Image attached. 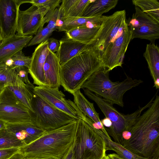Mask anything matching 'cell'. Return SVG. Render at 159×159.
I'll list each match as a JSON object with an SVG mask.
<instances>
[{
	"instance_id": "6da1fadb",
	"label": "cell",
	"mask_w": 159,
	"mask_h": 159,
	"mask_svg": "<svg viewBox=\"0 0 159 159\" xmlns=\"http://www.w3.org/2000/svg\"><path fill=\"white\" fill-rule=\"evenodd\" d=\"M147 110L130 129V137L121 145L140 157L159 159V96L156 94Z\"/></svg>"
},
{
	"instance_id": "7a4b0ae2",
	"label": "cell",
	"mask_w": 159,
	"mask_h": 159,
	"mask_svg": "<svg viewBox=\"0 0 159 159\" xmlns=\"http://www.w3.org/2000/svg\"><path fill=\"white\" fill-rule=\"evenodd\" d=\"M78 120L59 128L45 131L39 138L20 148L24 159H63L74 143Z\"/></svg>"
},
{
	"instance_id": "3957f363",
	"label": "cell",
	"mask_w": 159,
	"mask_h": 159,
	"mask_svg": "<svg viewBox=\"0 0 159 159\" xmlns=\"http://www.w3.org/2000/svg\"><path fill=\"white\" fill-rule=\"evenodd\" d=\"M102 66L101 60L92 50H86L60 66L61 85L72 94Z\"/></svg>"
},
{
	"instance_id": "277c9868",
	"label": "cell",
	"mask_w": 159,
	"mask_h": 159,
	"mask_svg": "<svg viewBox=\"0 0 159 159\" xmlns=\"http://www.w3.org/2000/svg\"><path fill=\"white\" fill-rule=\"evenodd\" d=\"M110 71L107 68L102 66L90 76L80 89H86L112 105L116 104L123 107L125 93L143 81L127 76L121 82H113L109 78Z\"/></svg>"
},
{
	"instance_id": "5b68a950",
	"label": "cell",
	"mask_w": 159,
	"mask_h": 159,
	"mask_svg": "<svg viewBox=\"0 0 159 159\" xmlns=\"http://www.w3.org/2000/svg\"><path fill=\"white\" fill-rule=\"evenodd\" d=\"M30 93L32 111L29 110L31 122L45 131L57 129L76 120L57 108L35 93L31 83L26 84Z\"/></svg>"
},
{
	"instance_id": "8992f818",
	"label": "cell",
	"mask_w": 159,
	"mask_h": 159,
	"mask_svg": "<svg viewBox=\"0 0 159 159\" xmlns=\"http://www.w3.org/2000/svg\"><path fill=\"white\" fill-rule=\"evenodd\" d=\"M85 116L78 120L72 148L74 159H101L106 155L104 142Z\"/></svg>"
},
{
	"instance_id": "52a82bcc",
	"label": "cell",
	"mask_w": 159,
	"mask_h": 159,
	"mask_svg": "<svg viewBox=\"0 0 159 159\" xmlns=\"http://www.w3.org/2000/svg\"><path fill=\"white\" fill-rule=\"evenodd\" d=\"M125 10L107 16L92 41L88 45L101 60L107 49L121 36L128 26Z\"/></svg>"
},
{
	"instance_id": "ba28073f",
	"label": "cell",
	"mask_w": 159,
	"mask_h": 159,
	"mask_svg": "<svg viewBox=\"0 0 159 159\" xmlns=\"http://www.w3.org/2000/svg\"><path fill=\"white\" fill-rule=\"evenodd\" d=\"M0 120L8 124L31 123L29 109L7 87L0 91Z\"/></svg>"
},
{
	"instance_id": "9c48e42d",
	"label": "cell",
	"mask_w": 159,
	"mask_h": 159,
	"mask_svg": "<svg viewBox=\"0 0 159 159\" xmlns=\"http://www.w3.org/2000/svg\"><path fill=\"white\" fill-rule=\"evenodd\" d=\"M83 89L84 94L96 103L105 117L111 121V127L105 129L114 141L120 144L122 134L125 129L127 115L120 112L113 105L101 97L86 89Z\"/></svg>"
},
{
	"instance_id": "30bf717a",
	"label": "cell",
	"mask_w": 159,
	"mask_h": 159,
	"mask_svg": "<svg viewBox=\"0 0 159 159\" xmlns=\"http://www.w3.org/2000/svg\"><path fill=\"white\" fill-rule=\"evenodd\" d=\"M135 12L130 19L127 20L132 33V40L145 39L154 43L159 38V22L154 20L135 6Z\"/></svg>"
},
{
	"instance_id": "8fae6325",
	"label": "cell",
	"mask_w": 159,
	"mask_h": 159,
	"mask_svg": "<svg viewBox=\"0 0 159 159\" xmlns=\"http://www.w3.org/2000/svg\"><path fill=\"white\" fill-rule=\"evenodd\" d=\"M34 92L57 108L76 120H84L85 116L74 102L65 98V95L59 89H52L46 86H34Z\"/></svg>"
},
{
	"instance_id": "7c38bea8",
	"label": "cell",
	"mask_w": 159,
	"mask_h": 159,
	"mask_svg": "<svg viewBox=\"0 0 159 159\" xmlns=\"http://www.w3.org/2000/svg\"><path fill=\"white\" fill-rule=\"evenodd\" d=\"M49 11L46 7L32 5L24 11H18L16 34L22 36L36 35L43 18Z\"/></svg>"
},
{
	"instance_id": "4fadbf2b",
	"label": "cell",
	"mask_w": 159,
	"mask_h": 159,
	"mask_svg": "<svg viewBox=\"0 0 159 159\" xmlns=\"http://www.w3.org/2000/svg\"><path fill=\"white\" fill-rule=\"evenodd\" d=\"M132 38V31L128 25L122 34L117 38L106 51L102 60L103 66L110 71L118 66L122 67Z\"/></svg>"
},
{
	"instance_id": "5bb4252c",
	"label": "cell",
	"mask_w": 159,
	"mask_h": 159,
	"mask_svg": "<svg viewBox=\"0 0 159 159\" xmlns=\"http://www.w3.org/2000/svg\"><path fill=\"white\" fill-rule=\"evenodd\" d=\"M27 0H0V30L2 40L15 34L19 7Z\"/></svg>"
},
{
	"instance_id": "9a60e30c",
	"label": "cell",
	"mask_w": 159,
	"mask_h": 159,
	"mask_svg": "<svg viewBox=\"0 0 159 159\" xmlns=\"http://www.w3.org/2000/svg\"><path fill=\"white\" fill-rule=\"evenodd\" d=\"M49 50L47 40L35 48L31 57L29 73L33 80V84L38 86L46 85L43 67Z\"/></svg>"
},
{
	"instance_id": "2e32d148",
	"label": "cell",
	"mask_w": 159,
	"mask_h": 159,
	"mask_svg": "<svg viewBox=\"0 0 159 159\" xmlns=\"http://www.w3.org/2000/svg\"><path fill=\"white\" fill-rule=\"evenodd\" d=\"M6 129L21 140L25 145L37 139L45 131L31 123H6Z\"/></svg>"
},
{
	"instance_id": "e0dca14e",
	"label": "cell",
	"mask_w": 159,
	"mask_h": 159,
	"mask_svg": "<svg viewBox=\"0 0 159 159\" xmlns=\"http://www.w3.org/2000/svg\"><path fill=\"white\" fill-rule=\"evenodd\" d=\"M32 35L20 36L16 34L3 39L0 43V62L11 58L27 45Z\"/></svg>"
},
{
	"instance_id": "ac0fdd59",
	"label": "cell",
	"mask_w": 159,
	"mask_h": 159,
	"mask_svg": "<svg viewBox=\"0 0 159 159\" xmlns=\"http://www.w3.org/2000/svg\"><path fill=\"white\" fill-rule=\"evenodd\" d=\"M74 102L81 112L90 118L95 124L94 128L102 131L108 137L110 138L105 127L102 124L99 117V114L95 110L93 103L89 102L82 93L78 90L74 93Z\"/></svg>"
},
{
	"instance_id": "d6986e66",
	"label": "cell",
	"mask_w": 159,
	"mask_h": 159,
	"mask_svg": "<svg viewBox=\"0 0 159 159\" xmlns=\"http://www.w3.org/2000/svg\"><path fill=\"white\" fill-rule=\"evenodd\" d=\"M60 46L56 54L60 66L88 48V45L67 38L59 41Z\"/></svg>"
},
{
	"instance_id": "ffe728a7",
	"label": "cell",
	"mask_w": 159,
	"mask_h": 159,
	"mask_svg": "<svg viewBox=\"0 0 159 159\" xmlns=\"http://www.w3.org/2000/svg\"><path fill=\"white\" fill-rule=\"evenodd\" d=\"M60 67L56 54L49 51L43 67L46 86L59 89L61 85Z\"/></svg>"
},
{
	"instance_id": "44dd1931",
	"label": "cell",
	"mask_w": 159,
	"mask_h": 159,
	"mask_svg": "<svg viewBox=\"0 0 159 159\" xmlns=\"http://www.w3.org/2000/svg\"><path fill=\"white\" fill-rule=\"evenodd\" d=\"M106 16L102 15L92 17H67L62 19V26L58 30L59 32H66L80 27L90 28H99Z\"/></svg>"
},
{
	"instance_id": "7402d4cb",
	"label": "cell",
	"mask_w": 159,
	"mask_h": 159,
	"mask_svg": "<svg viewBox=\"0 0 159 159\" xmlns=\"http://www.w3.org/2000/svg\"><path fill=\"white\" fill-rule=\"evenodd\" d=\"M143 56L148 64L154 82L159 79V48L157 45L151 43L147 44Z\"/></svg>"
},
{
	"instance_id": "603a6c76",
	"label": "cell",
	"mask_w": 159,
	"mask_h": 159,
	"mask_svg": "<svg viewBox=\"0 0 159 159\" xmlns=\"http://www.w3.org/2000/svg\"><path fill=\"white\" fill-rule=\"evenodd\" d=\"M118 0H93L86 7L82 17H92L102 16L114 8Z\"/></svg>"
},
{
	"instance_id": "cb8c5ba5",
	"label": "cell",
	"mask_w": 159,
	"mask_h": 159,
	"mask_svg": "<svg viewBox=\"0 0 159 159\" xmlns=\"http://www.w3.org/2000/svg\"><path fill=\"white\" fill-rule=\"evenodd\" d=\"M25 84L19 78L15 68L7 66L3 61L0 62V91L8 86Z\"/></svg>"
},
{
	"instance_id": "d4e9b609",
	"label": "cell",
	"mask_w": 159,
	"mask_h": 159,
	"mask_svg": "<svg viewBox=\"0 0 159 159\" xmlns=\"http://www.w3.org/2000/svg\"><path fill=\"white\" fill-rule=\"evenodd\" d=\"M95 129L97 133L103 140L106 151H113L119 156L124 159H149L140 157L134 153L121 144L113 141L111 138L108 137L101 130Z\"/></svg>"
},
{
	"instance_id": "484cf974",
	"label": "cell",
	"mask_w": 159,
	"mask_h": 159,
	"mask_svg": "<svg viewBox=\"0 0 159 159\" xmlns=\"http://www.w3.org/2000/svg\"><path fill=\"white\" fill-rule=\"evenodd\" d=\"M99 28L77 27L65 32L67 38L88 45L93 39Z\"/></svg>"
},
{
	"instance_id": "4316f807",
	"label": "cell",
	"mask_w": 159,
	"mask_h": 159,
	"mask_svg": "<svg viewBox=\"0 0 159 159\" xmlns=\"http://www.w3.org/2000/svg\"><path fill=\"white\" fill-rule=\"evenodd\" d=\"M133 4L143 12L159 22V2L157 0H133Z\"/></svg>"
},
{
	"instance_id": "83f0119b",
	"label": "cell",
	"mask_w": 159,
	"mask_h": 159,
	"mask_svg": "<svg viewBox=\"0 0 159 159\" xmlns=\"http://www.w3.org/2000/svg\"><path fill=\"white\" fill-rule=\"evenodd\" d=\"M25 144L6 129L0 130V149L20 148Z\"/></svg>"
},
{
	"instance_id": "f1b7e54d",
	"label": "cell",
	"mask_w": 159,
	"mask_h": 159,
	"mask_svg": "<svg viewBox=\"0 0 159 159\" xmlns=\"http://www.w3.org/2000/svg\"><path fill=\"white\" fill-rule=\"evenodd\" d=\"M25 86H12L7 87L14 93L16 98L27 108L31 111L30 96L29 92Z\"/></svg>"
},
{
	"instance_id": "f546056e",
	"label": "cell",
	"mask_w": 159,
	"mask_h": 159,
	"mask_svg": "<svg viewBox=\"0 0 159 159\" xmlns=\"http://www.w3.org/2000/svg\"><path fill=\"white\" fill-rule=\"evenodd\" d=\"M59 12V7L56 8L52 11H48L43 18L42 25L39 30L43 28L44 24L48 23L47 27L53 31L57 30L56 22Z\"/></svg>"
},
{
	"instance_id": "4dcf8cb0",
	"label": "cell",
	"mask_w": 159,
	"mask_h": 159,
	"mask_svg": "<svg viewBox=\"0 0 159 159\" xmlns=\"http://www.w3.org/2000/svg\"><path fill=\"white\" fill-rule=\"evenodd\" d=\"M53 31L47 26L39 30L35 35L30 40L27 46H30L41 43L46 41Z\"/></svg>"
},
{
	"instance_id": "1f68e13d",
	"label": "cell",
	"mask_w": 159,
	"mask_h": 159,
	"mask_svg": "<svg viewBox=\"0 0 159 159\" xmlns=\"http://www.w3.org/2000/svg\"><path fill=\"white\" fill-rule=\"evenodd\" d=\"M13 63L11 68H15L19 66H25L28 69L30 67L31 57L25 56L22 50L15 53L11 57Z\"/></svg>"
},
{
	"instance_id": "d6a6232c",
	"label": "cell",
	"mask_w": 159,
	"mask_h": 159,
	"mask_svg": "<svg viewBox=\"0 0 159 159\" xmlns=\"http://www.w3.org/2000/svg\"><path fill=\"white\" fill-rule=\"evenodd\" d=\"M93 1L91 0H78L77 3L71 10L66 17H82L86 8Z\"/></svg>"
},
{
	"instance_id": "836d02e7",
	"label": "cell",
	"mask_w": 159,
	"mask_h": 159,
	"mask_svg": "<svg viewBox=\"0 0 159 159\" xmlns=\"http://www.w3.org/2000/svg\"><path fill=\"white\" fill-rule=\"evenodd\" d=\"M61 0H27L29 3L37 7L48 8L49 11H52L59 6Z\"/></svg>"
},
{
	"instance_id": "e575fe53",
	"label": "cell",
	"mask_w": 159,
	"mask_h": 159,
	"mask_svg": "<svg viewBox=\"0 0 159 159\" xmlns=\"http://www.w3.org/2000/svg\"><path fill=\"white\" fill-rule=\"evenodd\" d=\"M17 75L20 79L26 84L31 83L28 77L29 69L25 66H19L15 68Z\"/></svg>"
},
{
	"instance_id": "d590c367",
	"label": "cell",
	"mask_w": 159,
	"mask_h": 159,
	"mask_svg": "<svg viewBox=\"0 0 159 159\" xmlns=\"http://www.w3.org/2000/svg\"><path fill=\"white\" fill-rule=\"evenodd\" d=\"M78 0H63L61 6L62 7L63 16L62 19L66 18L69 12L77 3Z\"/></svg>"
},
{
	"instance_id": "8d00e7d4",
	"label": "cell",
	"mask_w": 159,
	"mask_h": 159,
	"mask_svg": "<svg viewBox=\"0 0 159 159\" xmlns=\"http://www.w3.org/2000/svg\"><path fill=\"white\" fill-rule=\"evenodd\" d=\"M19 148L0 149V159H8L19 151Z\"/></svg>"
},
{
	"instance_id": "74e56055",
	"label": "cell",
	"mask_w": 159,
	"mask_h": 159,
	"mask_svg": "<svg viewBox=\"0 0 159 159\" xmlns=\"http://www.w3.org/2000/svg\"><path fill=\"white\" fill-rule=\"evenodd\" d=\"M48 47L49 51L55 53L58 50L60 43L58 41L54 38H48L47 40Z\"/></svg>"
},
{
	"instance_id": "f35d334b",
	"label": "cell",
	"mask_w": 159,
	"mask_h": 159,
	"mask_svg": "<svg viewBox=\"0 0 159 159\" xmlns=\"http://www.w3.org/2000/svg\"><path fill=\"white\" fill-rule=\"evenodd\" d=\"M103 125L107 128H110L112 125V123L110 120L108 118L105 117L101 120Z\"/></svg>"
},
{
	"instance_id": "ab89813d",
	"label": "cell",
	"mask_w": 159,
	"mask_h": 159,
	"mask_svg": "<svg viewBox=\"0 0 159 159\" xmlns=\"http://www.w3.org/2000/svg\"><path fill=\"white\" fill-rule=\"evenodd\" d=\"M8 159H24L23 155L19 151Z\"/></svg>"
},
{
	"instance_id": "60d3db41",
	"label": "cell",
	"mask_w": 159,
	"mask_h": 159,
	"mask_svg": "<svg viewBox=\"0 0 159 159\" xmlns=\"http://www.w3.org/2000/svg\"><path fill=\"white\" fill-rule=\"evenodd\" d=\"M72 147L63 159H74Z\"/></svg>"
},
{
	"instance_id": "b9f144b4",
	"label": "cell",
	"mask_w": 159,
	"mask_h": 159,
	"mask_svg": "<svg viewBox=\"0 0 159 159\" xmlns=\"http://www.w3.org/2000/svg\"><path fill=\"white\" fill-rule=\"evenodd\" d=\"M3 61L4 62L5 64L7 66L11 68L13 63V61L11 58H9Z\"/></svg>"
},
{
	"instance_id": "7bdbcfd3",
	"label": "cell",
	"mask_w": 159,
	"mask_h": 159,
	"mask_svg": "<svg viewBox=\"0 0 159 159\" xmlns=\"http://www.w3.org/2000/svg\"><path fill=\"white\" fill-rule=\"evenodd\" d=\"M108 155L111 159H124L119 156L116 153H111L109 154Z\"/></svg>"
},
{
	"instance_id": "ee69618b",
	"label": "cell",
	"mask_w": 159,
	"mask_h": 159,
	"mask_svg": "<svg viewBox=\"0 0 159 159\" xmlns=\"http://www.w3.org/2000/svg\"><path fill=\"white\" fill-rule=\"evenodd\" d=\"M6 129V123L0 120V130Z\"/></svg>"
},
{
	"instance_id": "f6af8a7d",
	"label": "cell",
	"mask_w": 159,
	"mask_h": 159,
	"mask_svg": "<svg viewBox=\"0 0 159 159\" xmlns=\"http://www.w3.org/2000/svg\"><path fill=\"white\" fill-rule=\"evenodd\" d=\"M154 83L153 87H155L156 89H158L159 88V79H157Z\"/></svg>"
},
{
	"instance_id": "bcb514c9",
	"label": "cell",
	"mask_w": 159,
	"mask_h": 159,
	"mask_svg": "<svg viewBox=\"0 0 159 159\" xmlns=\"http://www.w3.org/2000/svg\"><path fill=\"white\" fill-rule=\"evenodd\" d=\"M101 159H111L108 155H106Z\"/></svg>"
},
{
	"instance_id": "7dc6e473",
	"label": "cell",
	"mask_w": 159,
	"mask_h": 159,
	"mask_svg": "<svg viewBox=\"0 0 159 159\" xmlns=\"http://www.w3.org/2000/svg\"><path fill=\"white\" fill-rule=\"evenodd\" d=\"M2 40L1 33L0 30V43Z\"/></svg>"
},
{
	"instance_id": "c3c4849f",
	"label": "cell",
	"mask_w": 159,
	"mask_h": 159,
	"mask_svg": "<svg viewBox=\"0 0 159 159\" xmlns=\"http://www.w3.org/2000/svg\"><path fill=\"white\" fill-rule=\"evenodd\" d=\"M27 159H50V158H29Z\"/></svg>"
},
{
	"instance_id": "681fc988",
	"label": "cell",
	"mask_w": 159,
	"mask_h": 159,
	"mask_svg": "<svg viewBox=\"0 0 159 159\" xmlns=\"http://www.w3.org/2000/svg\"></svg>"
}]
</instances>
